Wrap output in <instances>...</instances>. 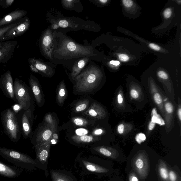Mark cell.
I'll use <instances>...</instances> for the list:
<instances>
[{
    "mask_svg": "<svg viewBox=\"0 0 181 181\" xmlns=\"http://www.w3.org/2000/svg\"><path fill=\"white\" fill-rule=\"evenodd\" d=\"M127 128L126 127L125 124H120L118 126L117 131L118 133L120 135H123L124 133L126 132Z\"/></svg>",
    "mask_w": 181,
    "mask_h": 181,
    "instance_id": "obj_35",
    "label": "cell"
},
{
    "mask_svg": "<svg viewBox=\"0 0 181 181\" xmlns=\"http://www.w3.org/2000/svg\"><path fill=\"white\" fill-rule=\"evenodd\" d=\"M131 181H139V180L137 177H135V176H133V177L132 178Z\"/></svg>",
    "mask_w": 181,
    "mask_h": 181,
    "instance_id": "obj_49",
    "label": "cell"
},
{
    "mask_svg": "<svg viewBox=\"0 0 181 181\" xmlns=\"http://www.w3.org/2000/svg\"><path fill=\"white\" fill-rule=\"evenodd\" d=\"M77 25H74L72 22H71L69 20L67 19H60L58 20L53 23L52 27L53 29H55L61 27V28H65L67 27H77Z\"/></svg>",
    "mask_w": 181,
    "mask_h": 181,
    "instance_id": "obj_25",
    "label": "cell"
},
{
    "mask_svg": "<svg viewBox=\"0 0 181 181\" xmlns=\"http://www.w3.org/2000/svg\"><path fill=\"white\" fill-rule=\"evenodd\" d=\"M169 177L171 181H176L177 180V177L175 173L173 171H171L169 173Z\"/></svg>",
    "mask_w": 181,
    "mask_h": 181,
    "instance_id": "obj_41",
    "label": "cell"
},
{
    "mask_svg": "<svg viewBox=\"0 0 181 181\" xmlns=\"http://www.w3.org/2000/svg\"><path fill=\"white\" fill-rule=\"evenodd\" d=\"M117 103L119 104H122L124 102L123 96L122 93H120L117 96Z\"/></svg>",
    "mask_w": 181,
    "mask_h": 181,
    "instance_id": "obj_44",
    "label": "cell"
},
{
    "mask_svg": "<svg viewBox=\"0 0 181 181\" xmlns=\"http://www.w3.org/2000/svg\"><path fill=\"white\" fill-rule=\"evenodd\" d=\"M89 101L88 99H85L80 101L77 103L74 108L76 113L82 112L85 110L88 107Z\"/></svg>",
    "mask_w": 181,
    "mask_h": 181,
    "instance_id": "obj_26",
    "label": "cell"
},
{
    "mask_svg": "<svg viewBox=\"0 0 181 181\" xmlns=\"http://www.w3.org/2000/svg\"><path fill=\"white\" fill-rule=\"evenodd\" d=\"M149 88L153 102L158 106L165 118L164 100H163L160 92L153 83H150Z\"/></svg>",
    "mask_w": 181,
    "mask_h": 181,
    "instance_id": "obj_17",
    "label": "cell"
},
{
    "mask_svg": "<svg viewBox=\"0 0 181 181\" xmlns=\"http://www.w3.org/2000/svg\"><path fill=\"white\" fill-rule=\"evenodd\" d=\"M22 169L15 166L9 165L0 161V175L9 178L20 177Z\"/></svg>",
    "mask_w": 181,
    "mask_h": 181,
    "instance_id": "obj_16",
    "label": "cell"
},
{
    "mask_svg": "<svg viewBox=\"0 0 181 181\" xmlns=\"http://www.w3.org/2000/svg\"><path fill=\"white\" fill-rule=\"evenodd\" d=\"M72 121L75 125L79 126H86L89 124L88 120L80 117H73Z\"/></svg>",
    "mask_w": 181,
    "mask_h": 181,
    "instance_id": "obj_27",
    "label": "cell"
},
{
    "mask_svg": "<svg viewBox=\"0 0 181 181\" xmlns=\"http://www.w3.org/2000/svg\"><path fill=\"white\" fill-rule=\"evenodd\" d=\"M67 96V91L64 81L61 82L58 88L57 101L60 105H63Z\"/></svg>",
    "mask_w": 181,
    "mask_h": 181,
    "instance_id": "obj_24",
    "label": "cell"
},
{
    "mask_svg": "<svg viewBox=\"0 0 181 181\" xmlns=\"http://www.w3.org/2000/svg\"><path fill=\"white\" fill-rule=\"evenodd\" d=\"M79 1L76 0H64L61 1L62 6L67 8H71Z\"/></svg>",
    "mask_w": 181,
    "mask_h": 181,
    "instance_id": "obj_29",
    "label": "cell"
},
{
    "mask_svg": "<svg viewBox=\"0 0 181 181\" xmlns=\"http://www.w3.org/2000/svg\"><path fill=\"white\" fill-rule=\"evenodd\" d=\"M72 139L74 143L78 144H86L97 141L99 139L93 136L88 135H74Z\"/></svg>",
    "mask_w": 181,
    "mask_h": 181,
    "instance_id": "obj_21",
    "label": "cell"
},
{
    "mask_svg": "<svg viewBox=\"0 0 181 181\" xmlns=\"http://www.w3.org/2000/svg\"><path fill=\"white\" fill-rule=\"evenodd\" d=\"M99 69L91 66L75 77V88L79 93H89L99 85L102 78Z\"/></svg>",
    "mask_w": 181,
    "mask_h": 181,
    "instance_id": "obj_1",
    "label": "cell"
},
{
    "mask_svg": "<svg viewBox=\"0 0 181 181\" xmlns=\"http://www.w3.org/2000/svg\"><path fill=\"white\" fill-rule=\"evenodd\" d=\"M135 166H136L137 169H142L143 168L144 166V162L140 158H138L136 160L135 162Z\"/></svg>",
    "mask_w": 181,
    "mask_h": 181,
    "instance_id": "obj_37",
    "label": "cell"
},
{
    "mask_svg": "<svg viewBox=\"0 0 181 181\" xmlns=\"http://www.w3.org/2000/svg\"><path fill=\"white\" fill-rule=\"evenodd\" d=\"M79 166L81 170L86 174L101 176L108 172L99 158L94 156L85 157L78 158Z\"/></svg>",
    "mask_w": 181,
    "mask_h": 181,
    "instance_id": "obj_6",
    "label": "cell"
},
{
    "mask_svg": "<svg viewBox=\"0 0 181 181\" xmlns=\"http://www.w3.org/2000/svg\"><path fill=\"white\" fill-rule=\"evenodd\" d=\"M28 63L32 72L42 74L48 76H51L54 74L52 68L41 59L35 57L30 58L28 59Z\"/></svg>",
    "mask_w": 181,
    "mask_h": 181,
    "instance_id": "obj_14",
    "label": "cell"
},
{
    "mask_svg": "<svg viewBox=\"0 0 181 181\" xmlns=\"http://www.w3.org/2000/svg\"><path fill=\"white\" fill-rule=\"evenodd\" d=\"M27 11L23 10L16 9L6 15L0 19V27L10 25L21 20L25 17Z\"/></svg>",
    "mask_w": 181,
    "mask_h": 181,
    "instance_id": "obj_15",
    "label": "cell"
},
{
    "mask_svg": "<svg viewBox=\"0 0 181 181\" xmlns=\"http://www.w3.org/2000/svg\"><path fill=\"white\" fill-rule=\"evenodd\" d=\"M122 1L124 7L126 8H131L133 4V1L131 0H123Z\"/></svg>",
    "mask_w": 181,
    "mask_h": 181,
    "instance_id": "obj_40",
    "label": "cell"
},
{
    "mask_svg": "<svg viewBox=\"0 0 181 181\" xmlns=\"http://www.w3.org/2000/svg\"><path fill=\"white\" fill-rule=\"evenodd\" d=\"M146 136L143 133H140L137 135L135 137V140L137 143L140 144L146 140Z\"/></svg>",
    "mask_w": 181,
    "mask_h": 181,
    "instance_id": "obj_34",
    "label": "cell"
},
{
    "mask_svg": "<svg viewBox=\"0 0 181 181\" xmlns=\"http://www.w3.org/2000/svg\"><path fill=\"white\" fill-rule=\"evenodd\" d=\"M15 102L23 111H26L32 106V98L30 88L23 81L16 78L14 82Z\"/></svg>",
    "mask_w": 181,
    "mask_h": 181,
    "instance_id": "obj_5",
    "label": "cell"
},
{
    "mask_svg": "<svg viewBox=\"0 0 181 181\" xmlns=\"http://www.w3.org/2000/svg\"><path fill=\"white\" fill-rule=\"evenodd\" d=\"M14 0H0V6L3 8H8L13 4Z\"/></svg>",
    "mask_w": 181,
    "mask_h": 181,
    "instance_id": "obj_32",
    "label": "cell"
},
{
    "mask_svg": "<svg viewBox=\"0 0 181 181\" xmlns=\"http://www.w3.org/2000/svg\"><path fill=\"white\" fill-rule=\"evenodd\" d=\"M130 93L131 98L133 99L137 100L139 99L140 96V93L138 89L135 88L130 89Z\"/></svg>",
    "mask_w": 181,
    "mask_h": 181,
    "instance_id": "obj_30",
    "label": "cell"
},
{
    "mask_svg": "<svg viewBox=\"0 0 181 181\" xmlns=\"http://www.w3.org/2000/svg\"><path fill=\"white\" fill-rule=\"evenodd\" d=\"M156 123L151 120L150 121L148 126V130L149 131L151 132L152 131L154 127L155 126Z\"/></svg>",
    "mask_w": 181,
    "mask_h": 181,
    "instance_id": "obj_43",
    "label": "cell"
},
{
    "mask_svg": "<svg viewBox=\"0 0 181 181\" xmlns=\"http://www.w3.org/2000/svg\"><path fill=\"white\" fill-rule=\"evenodd\" d=\"M0 156L22 169L31 172L37 168L35 159L17 150L0 146Z\"/></svg>",
    "mask_w": 181,
    "mask_h": 181,
    "instance_id": "obj_2",
    "label": "cell"
},
{
    "mask_svg": "<svg viewBox=\"0 0 181 181\" xmlns=\"http://www.w3.org/2000/svg\"><path fill=\"white\" fill-rule=\"evenodd\" d=\"M177 115L179 120L180 122L181 121V108L180 104L179 105L178 109Z\"/></svg>",
    "mask_w": 181,
    "mask_h": 181,
    "instance_id": "obj_46",
    "label": "cell"
},
{
    "mask_svg": "<svg viewBox=\"0 0 181 181\" xmlns=\"http://www.w3.org/2000/svg\"><path fill=\"white\" fill-rule=\"evenodd\" d=\"M108 1L107 0H98V1H96L98 3H101V4H106Z\"/></svg>",
    "mask_w": 181,
    "mask_h": 181,
    "instance_id": "obj_48",
    "label": "cell"
},
{
    "mask_svg": "<svg viewBox=\"0 0 181 181\" xmlns=\"http://www.w3.org/2000/svg\"><path fill=\"white\" fill-rule=\"evenodd\" d=\"M160 174L164 180H166L169 178V173L167 170L164 167H161L160 169Z\"/></svg>",
    "mask_w": 181,
    "mask_h": 181,
    "instance_id": "obj_33",
    "label": "cell"
},
{
    "mask_svg": "<svg viewBox=\"0 0 181 181\" xmlns=\"http://www.w3.org/2000/svg\"><path fill=\"white\" fill-rule=\"evenodd\" d=\"M88 57H85L80 59L75 63L73 67L71 76L73 78H75L78 75L85 66L88 63L89 61Z\"/></svg>",
    "mask_w": 181,
    "mask_h": 181,
    "instance_id": "obj_22",
    "label": "cell"
},
{
    "mask_svg": "<svg viewBox=\"0 0 181 181\" xmlns=\"http://www.w3.org/2000/svg\"><path fill=\"white\" fill-rule=\"evenodd\" d=\"M149 47L151 48V49L154 50L158 51H160L161 50V48L160 47L158 46V45L155 44L154 43H151L149 44Z\"/></svg>",
    "mask_w": 181,
    "mask_h": 181,
    "instance_id": "obj_42",
    "label": "cell"
},
{
    "mask_svg": "<svg viewBox=\"0 0 181 181\" xmlns=\"http://www.w3.org/2000/svg\"><path fill=\"white\" fill-rule=\"evenodd\" d=\"M110 64L115 66H118L120 64V62L118 61L112 60L110 62Z\"/></svg>",
    "mask_w": 181,
    "mask_h": 181,
    "instance_id": "obj_47",
    "label": "cell"
},
{
    "mask_svg": "<svg viewBox=\"0 0 181 181\" xmlns=\"http://www.w3.org/2000/svg\"><path fill=\"white\" fill-rule=\"evenodd\" d=\"M55 52L64 58H77L93 56V50L91 46L77 44L69 39L62 40Z\"/></svg>",
    "mask_w": 181,
    "mask_h": 181,
    "instance_id": "obj_3",
    "label": "cell"
},
{
    "mask_svg": "<svg viewBox=\"0 0 181 181\" xmlns=\"http://www.w3.org/2000/svg\"><path fill=\"white\" fill-rule=\"evenodd\" d=\"M31 106L27 110L23 111L20 117V119H18L21 134L25 139L30 138L32 135L33 109Z\"/></svg>",
    "mask_w": 181,
    "mask_h": 181,
    "instance_id": "obj_9",
    "label": "cell"
},
{
    "mask_svg": "<svg viewBox=\"0 0 181 181\" xmlns=\"http://www.w3.org/2000/svg\"><path fill=\"white\" fill-rule=\"evenodd\" d=\"M56 125L52 126L45 124L44 126L40 127L31 142L34 146L39 144L50 141L53 134L56 132Z\"/></svg>",
    "mask_w": 181,
    "mask_h": 181,
    "instance_id": "obj_10",
    "label": "cell"
},
{
    "mask_svg": "<svg viewBox=\"0 0 181 181\" xmlns=\"http://www.w3.org/2000/svg\"><path fill=\"white\" fill-rule=\"evenodd\" d=\"M0 88L7 98L15 101L13 80L10 71H6L0 76Z\"/></svg>",
    "mask_w": 181,
    "mask_h": 181,
    "instance_id": "obj_11",
    "label": "cell"
},
{
    "mask_svg": "<svg viewBox=\"0 0 181 181\" xmlns=\"http://www.w3.org/2000/svg\"><path fill=\"white\" fill-rule=\"evenodd\" d=\"M19 21L14 22V23L11 24L10 25L0 27V39L2 38L3 35H4L6 32L9 31L10 30L13 28L15 26L17 25Z\"/></svg>",
    "mask_w": 181,
    "mask_h": 181,
    "instance_id": "obj_28",
    "label": "cell"
},
{
    "mask_svg": "<svg viewBox=\"0 0 181 181\" xmlns=\"http://www.w3.org/2000/svg\"><path fill=\"white\" fill-rule=\"evenodd\" d=\"M50 174L52 181H77L72 173L64 170L51 169Z\"/></svg>",
    "mask_w": 181,
    "mask_h": 181,
    "instance_id": "obj_18",
    "label": "cell"
},
{
    "mask_svg": "<svg viewBox=\"0 0 181 181\" xmlns=\"http://www.w3.org/2000/svg\"><path fill=\"white\" fill-rule=\"evenodd\" d=\"M1 116L5 133L11 142L17 143L20 140L22 134L15 112L11 108H8L1 112Z\"/></svg>",
    "mask_w": 181,
    "mask_h": 181,
    "instance_id": "obj_4",
    "label": "cell"
},
{
    "mask_svg": "<svg viewBox=\"0 0 181 181\" xmlns=\"http://www.w3.org/2000/svg\"><path fill=\"white\" fill-rule=\"evenodd\" d=\"M103 131L101 129H97L93 132V135H100L103 133Z\"/></svg>",
    "mask_w": 181,
    "mask_h": 181,
    "instance_id": "obj_45",
    "label": "cell"
},
{
    "mask_svg": "<svg viewBox=\"0 0 181 181\" xmlns=\"http://www.w3.org/2000/svg\"><path fill=\"white\" fill-rule=\"evenodd\" d=\"M119 59L123 62H126L130 59V57L127 55L124 54H120L118 55Z\"/></svg>",
    "mask_w": 181,
    "mask_h": 181,
    "instance_id": "obj_39",
    "label": "cell"
},
{
    "mask_svg": "<svg viewBox=\"0 0 181 181\" xmlns=\"http://www.w3.org/2000/svg\"><path fill=\"white\" fill-rule=\"evenodd\" d=\"M165 119L167 124V126L172 122L174 115V105L169 101H164Z\"/></svg>",
    "mask_w": 181,
    "mask_h": 181,
    "instance_id": "obj_23",
    "label": "cell"
},
{
    "mask_svg": "<svg viewBox=\"0 0 181 181\" xmlns=\"http://www.w3.org/2000/svg\"><path fill=\"white\" fill-rule=\"evenodd\" d=\"M28 82L37 104L39 106H41L43 101L42 93L38 80L36 77L31 74L28 79Z\"/></svg>",
    "mask_w": 181,
    "mask_h": 181,
    "instance_id": "obj_19",
    "label": "cell"
},
{
    "mask_svg": "<svg viewBox=\"0 0 181 181\" xmlns=\"http://www.w3.org/2000/svg\"><path fill=\"white\" fill-rule=\"evenodd\" d=\"M40 46L44 55L52 59V52L54 48V36L50 29H48L41 35Z\"/></svg>",
    "mask_w": 181,
    "mask_h": 181,
    "instance_id": "obj_12",
    "label": "cell"
},
{
    "mask_svg": "<svg viewBox=\"0 0 181 181\" xmlns=\"http://www.w3.org/2000/svg\"><path fill=\"white\" fill-rule=\"evenodd\" d=\"M45 124L52 126L56 125V121L51 114L47 115L45 117Z\"/></svg>",
    "mask_w": 181,
    "mask_h": 181,
    "instance_id": "obj_31",
    "label": "cell"
},
{
    "mask_svg": "<svg viewBox=\"0 0 181 181\" xmlns=\"http://www.w3.org/2000/svg\"><path fill=\"white\" fill-rule=\"evenodd\" d=\"M172 15V11L170 8L165 10L164 12V15L165 18L169 19Z\"/></svg>",
    "mask_w": 181,
    "mask_h": 181,
    "instance_id": "obj_38",
    "label": "cell"
},
{
    "mask_svg": "<svg viewBox=\"0 0 181 181\" xmlns=\"http://www.w3.org/2000/svg\"><path fill=\"white\" fill-rule=\"evenodd\" d=\"M86 115L94 118L102 119H104L106 115L104 108L101 105L96 103H93L86 112Z\"/></svg>",
    "mask_w": 181,
    "mask_h": 181,
    "instance_id": "obj_20",
    "label": "cell"
},
{
    "mask_svg": "<svg viewBox=\"0 0 181 181\" xmlns=\"http://www.w3.org/2000/svg\"><path fill=\"white\" fill-rule=\"evenodd\" d=\"M30 19L25 17L19 21L17 25L11 28L0 39V42L9 41L10 40L21 36L27 31L30 28Z\"/></svg>",
    "mask_w": 181,
    "mask_h": 181,
    "instance_id": "obj_8",
    "label": "cell"
},
{
    "mask_svg": "<svg viewBox=\"0 0 181 181\" xmlns=\"http://www.w3.org/2000/svg\"><path fill=\"white\" fill-rule=\"evenodd\" d=\"M17 43L16 40L0 42V64H6L12 59Z\"/></svg>",
    "mask_w": 181,
    "mask_h": 181,
    "instance_id": "obj_13",
    "label": "cell"
},
{
    "mask_svg": "<svg viewBox=\"0 0 181 181\" xmlns=\"http://www.w3.org/2000/svg\"><path fill=\"white\" fill-rule=\"evenodd\" d=\"M35 150V160L37 168L44 171L45 177L48 175V167L50 150V141H48L37 144L34 146Z\"/></svg>",
    "mask_w": 181,
    "mask_h": 181,
    "instance_id": "obj_7",
    "label": "cell"
},
{
    "mask_svg": "<svg viewBox=\"0 0 181 181\" xmlns=\"http://www.w3.org/2000/svg\"><path fill=\"white\" fill-rule=\"evenodd\" d=\"M158 75L160 78L164 80H167L169 78V76L164 71H159L158 73Z\"/></svg>",
    "mask_w": 181,
    "mask_h": 181,
    "instance_id": "obj_36",
    "label": "cell"
}]
</instances>
